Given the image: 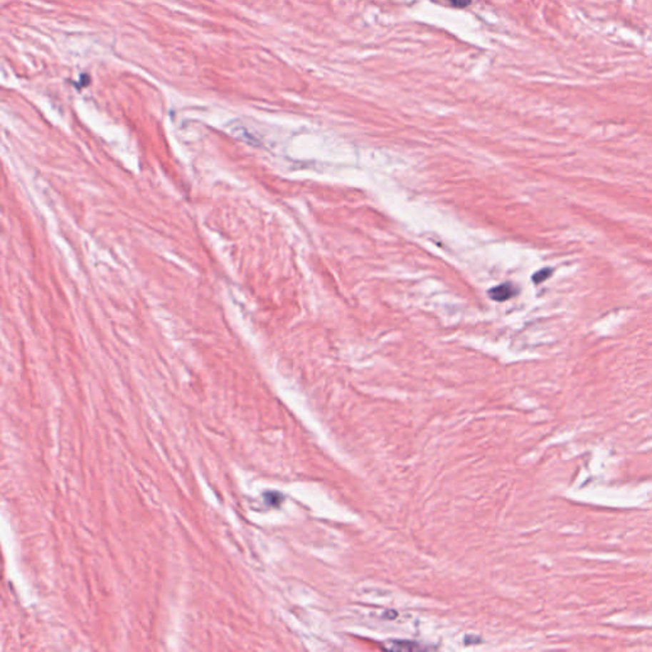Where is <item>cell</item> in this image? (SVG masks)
I'll return each instance as SVG.
<instances>
[{"label":"cell","mask_w":652,"mask_h":652,"mask_svg":"<svg viewBox=\"0 0 652 652\" xmlns=\"http://www.w3.org/2000/svg\"><path fill=\"white\" fill-rule=\"evenodd\" d=\"M552 274V271L551 269H543V271H538L534 276V282L541 283L544 282L548 276Z\"/></svg>","instance_id":"7a4b0ae2"},{"label":"cell","mask_w":652,"mask_h":652,"mask_svg":"<svg viewBox=\"0 0 652 652\" xmlns=\"http://www.w3.org/2000/svg\"><path fill=\"white\" fill-rule=\"evenodd\" d=\"M515 294H516L515 289L510 283H505V284H501V286H497L494 289H489L491 299L494 301H498V302L510 300L511 297L515 296Z\"/></svg>","instance_id":"6da1fadb"},{"label":"cell","mask_w":652,"mask_h":652,"mask_svg":"<svg viewBox=\"0 0 652 652\" xmlns=\"http://www.w3.org/2000/svg\"><path fill=\"white\" fill-rule=\"evenodd\" d=\"M445 1H448L451 6H458V8H464L471 3V0H445Z\"/></svg>","instance_id":"3957f363"}]
</instances>
